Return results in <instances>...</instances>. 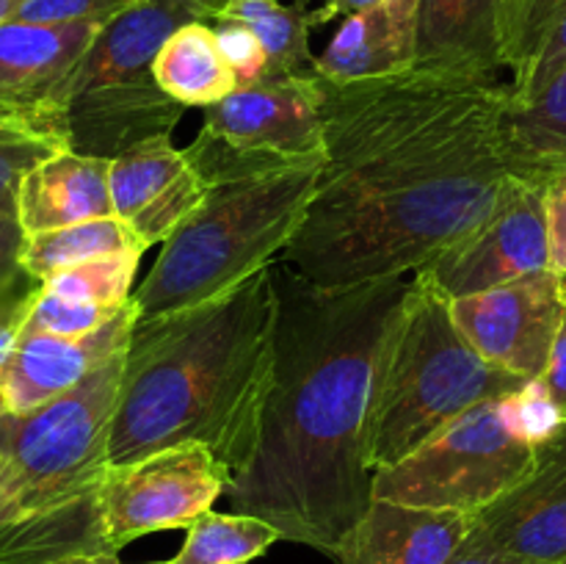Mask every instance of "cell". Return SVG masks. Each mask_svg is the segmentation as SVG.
I'll return each mask as SVG.
<instances>
[{
	"mask_svg": "<svg viewBox=\"0 0 566 564\" xmlns=\"http://www.w3.org/2000/svg\"><path fill=\"white\" fill-rule=\"evenodd\" d=\"M326 164L280 260L318 285L407 276L492 210L512 160L509 88L412 66L324 81Z\"/></svg>",
	"mask_w": 566,
	"mask_h": 564,
	"instance_id": "6da1fadb",
	"label": "cell"
},
{
	"mask_svg": "<svg viewBox=\"0 0 566 564\" xmlns=\"http://www.w3.org/2000/svg\"><path fill=\"white\" fill-rule=\"evenodd\" d=\"M271 271L280 299L274 385L252 464L232 476L227 498L232 512L335 558L374 503L370 390L409 280L318 285L285 260Z\"/></svg>",
	"mask_w": 566,
	"mask_h": 564,
	"instance_id": "7a4b0ae2",
	"label": "cell"
},
{
	"mask_svg": "<svg viewBox=\"0 0 566 564\" xmlns=\"http://www.w3.org/2000/svg\"><path fill=\"white\" fill-rule=\"evenodd\" d=\"M274 271L221 296L138 318L122 370L108 462L202 442L232 476L252 464L276 359Z\"/></svg>",
	"mask_w": 566,
	"mask_h": 564,
	"instance_id": "3957f363",
	"label": "cell"
},
{
	"mask_svg": "<svg viewBox=\"0 0 566 564\" xmlns=\"http://www.w3.org/2000/svg\"><path fill=\"white\" fill-rule=\"evenodd\" d=\"M186 155L205 180V199L133 291L138 318L202 304L274 265L302 227L326 164V153L291 158L232 147L205 127Z\"/></svg>",
	"mask_w": 566,
	"mask_h": 564,
	"instance_id": "277c9868",
	"label": "cell"
},
{
	"mask_svg": "<svg viewBox=\"0 0 566 564\" xmlns=\"http://www.w3.org/2000/svg\"><path fill=\"white\" fill-rule=\"evenodd\" d=\"M451 302L429 274L409 276L370 390L365 459L374 473L407 459L468 409L525 385L470 346Z\"/></svg>",
	"mask_w": 566,
	"mask_h": 564,
	"instance_id": "5b68a950",
	"label": "cell"
},
{
	"mask_svg": "<svg viewBox=\"0 0 566 564\" xmlns=\"http://www.w3.org/2000/svg\"><path fill=\"white\" fill-rule=\"evenodd\" d=\"M224 0H136L99 28L66 83V142L94 158H119L171 136L182 105L158 86V50L188 22H213Z\"/></svg>",
	"mask_w": 566,
	"mask_h": 564,
	"instance_id": "8992f818",
	"label": "cell"
},
{
	"mask_svg": "<svg viewBox=\"0 0 566 564\" xmlns=\"http://www.w3.org/2000/svg\"><path fill=\"white\" fill-rule=\"evenodd\" d=\"M125 352L31 412H0V523L64 506L103 484Z\"/></svg>",
	"mask_w": 566,
	"mask_h": 564,
	"instance_id": "52a82bcc",
	"label": "cell"
},
{
	"mask_svg": "<svg viewBox=\"0 0 566 564\" xmlns=\"http://www.w3.org/2000/svg\"><path fill=\"white\" fill-rule=\"evenodd\" d=\"M536 464V448L512 435L501 398L468 409L407 459L374 473V498L475 514Z\"/></svg>",
	"mask_w": 566,
	"mask_h": 564,
	"instance_id": "ba28073f",
	"label": "cell"
},
{
	"mask_svg": "<svg viewBox=\"0 0 566 564\" xmlns=\"http://www.w3.org/2000/svg\"><path fill=\"white\" fill-rule=\"evenodd\" d=\"M232 470L202 442L155 451L127 464H108L103 509L116 553L138 536L188 529L227 495Z\"/></svg>",
	"mask_w": 566,
	"mask_h": 564,
	"instance_id": "9c48e42d",
	"label": "cell"
},
{
	"mask_svg": "<svg viewBox=\"0 0 566 564\" xmlns=\"http://www.w3.org/2000/svg\"><path fill=\"white\" fill-rule=\"evenodd\" d=\"M545 269H551L545 186L509 175L490 213L420 271L451 299H462Z\"/></svg>",
	"mask_w": 566,
	"mask_h": 564,
	"instance_id": "30bf717a",
	"label": "cell"
},
{
	"mask_svg": "<svg viewBox=\"0 0 566 564\" xmlns=\"http://www.w3.org/2000/svg\"><path fill=\"white\" fill-rule=\"evenodd\" d=\"M564 304L566 274L545 269L453 299L451 310L459 332L481 357L528 382L545 376Z\"/></svg>",
	"mask_w": 566,
	"mask_h": 564,
	"instance_id": "8fae6325",
	"label": "cell"
},
{
	"mask_svg": "<svg viewBox=\"0 0 566 564\" xmlns=\"http://www.w3.org/2000/svg\"><path fill=\"white\" fill-rule=\"evenodd\" d=\"M457 556L566 564V429L536 448L528 476L473 514Z\"/></svg>",
	"mask_w": 566,
	"mask_h": 564,
	"instance_id": "7c38bea8",
	"label": "cell"
},
{
	"mask_svg": "<svg viewBox=\"0 0 566 564\" xmlns=\"http://www.w3.org/2000/svg\"><path fill=\"white\" fill-rule=\"evenodd\" d=\"M103 22L0 25V122L66 142V83ZM70 144V142H66Z\"/></svg>",
	"mask_w": 566,
	"mask_h": 564,
	"instance_id": "4fadbf2b",
	"label": "cell"
},
{
	"mask_svg": "<svg viewBox=\"0 0 566 564\" xmlns=\"http://www.w3.org/2000/svg\"><path fill=\"white\" fill-rule=\"evenodd\" d=\"M324 77H271L205 108V130L232 147L302 158L324 149Z\"/></svg>",
	"mask_w": 566,
	"mask_h": 564,
	"instance_id": "5bb4252c",
	"label": "cell"
},
{
	"mask_svg": "<svg viewBox=\"0 0 566 564\" xmlns=\"http://www.w3.org/2000/svg\"><path fill=\"white\" fill-rule=\"evenodd\" d=\"M111 199L116 219L153 247L169 241L202 205L205 180L186 149L158 136L111 160Z\"/></svg>",
	"mask_w": 566,
	"mask_h": 564,
	"instance_id": "9a60e30c",
	"label": "cell"
},
{
	"mask_svg": "<svg viewBox=\"0 0 566 564\" xmlns=\"http://www.w3.org/2000/svg\"><path fill=\"white\" fill-rule=\"evenodd\" d=\"M138 307L127 304L114 321L81 337L22 332L0 376L6 412H31L81 385L92 370L122 354L130 343Z\"/></svg>",
	"mask_w": 566,
	"mask_h": 564,
	"instance_id": "2e32d148",
	"label": "cell"
},
{
	"mask_svg": "<svg viewBox=\"0 0 566 564\" xmlns=\"http://www.w3.org/2000/svg\"><path fill=\"white\" fill-rule=\"evenodd\" d=\"M473 514L407 506L374 498L335 553L337 564H448L462 547Z\"/></svg>",
	"mask_w": 566,
	"mask_h": 564,
	"instance_id": "e0dca14e",
	"label": "cell"
},
{
	"mask_svg": "<svg viewBox=\"0 0 566 564\" xmlns=\"http://www.w3.org/2000/svg\"><path fill=\"white\" fill-rule=\"evenodd\" d=\"M420 0H381L346 17L315 72L329 83H357L409 72L418 64Z\"/></svg>",
	"mask_w": 566,
	"mask_h": 564,
	"instance_id": "ac0fdd59",
	"label": "cell"
},
{
	"mask_svg": "<svg viewBox=\"0 0 566 564\" xmlns=\"http://www.w3.org/2000/svg\"><path fill=\"white\" fill-rule=\"evenodd\" d=\"M114 216L111 160L59 149L33 166L20 186L17 219L25 236Z\"/></svg>",
	"mask_w": 566,
	"mask_h": 564,
	"instance_id": "d6986e66",
	"label": "cell"
},
{
	"mask_svg": "<svg viewBox=\"0 0 566 564\" xmlns=\"http://www.w3.org/2000/svg\"><path fill=\"white\" fill-rule=\"evenodd\" d=\"M506 0H420L418 64L497 81Z\"/></svg>",
	"mask_w": 566,
	"mask_h": 564,
	"instance_id": "ffe728a7",
	"label": "cell"
},
{
	"mask_svg": "<svg viewBox=\"0 0 566 564\" xmlns=\"http://www.w3.org/2000/svg\"><path fill=\"white\" fill-rule=\"evenodd\" d=\"M509 100L528 105L566 70V0H506L501 20Z\"/></svg>",
	"mask_w": 566,
	"mask_h": 564,
	"instance_id": "44dd1931",
	"label": "cell"
},
{
	"mask_svg": "<svg viewBox=\"0 0 566 564\" xmlns=\"http://www.w3.org/2000/svg\"><path fill=\"white\" fill-rule=\"evenodd\" d=\"M158 86L182 108H210L238 88V77L210 22L177 28L153 64Z\"/></svg>",
	"mask_w": 566,
	"mask_h": 564,
	"instance_id": "7402d4cb",
	"label": "cell"
},
{
	"mask_svg": "<svg viewBox=\"0 0 566 564\" xmlns=\"http://www.w3.org/2000/svg\"><path fill=\"white\" fill-rule=\"evenodd\" d=\"M506 149L512 171L542 180L566 166V70L534 103L506 111Z\"/></svg>",
	"mask_w": 566,
	"mask_h": 564,
	"instance_id": "603a6c76",
	"label": "cell"
},
{
	"mask_svg": "<svg viewBox=\"0 0 566 564\" xmlns=\"http://www.w3.org/2000/svg\"><path fill=\"white\" fill-rule=\"evenodd\" d=\"M213 22H241L252 28L269 53L271 77H307L315 72L310 53V9L307 0L282 6L280 0H224Z\"/></svg>",
	"mask_w": 566,
	"mask_h": 564,
	"instance_id": "cb8c5ba5",
	"label": "cell"
},
{
	"mask_svg": "<svg viewBox=\"0 0 566 564\" xmlns=\"http://www.w3.org/2000/svg\"><path fill=\"white\" fill-rule=\"evenodd\" d=\"M125 249H144L147 252L149 247L125 221L116 219V216H103V219L25 236L22 269L36 276L39 282H44L59 271L75 269V265L125 252Z\"/></svg>",
	"mask_w": 566,
	"mask_h": 564,
	"instance_id": "d4e9b609",
	"label": "cell"
},
{
	"mask_svg": "<svg viewBox=\"0 0 566 564\" xmlns=\"http://www.w3.org/2000/svg\"><path fill=\"white\" fill-rule=\"evenodd\" d=\"M186 531V542L169 564H249L282 540L280 531L265 520L213 509L199 514Z\"/></svg>",
	"mask_w": 566,
	"mask_h": 564,
	"instance_id": "484cf974",
	"label": "cell"
},
{
	"mask_svg": "<svg viewBox=\"0 0 566 564\" xmlns=\"http://www.w3.org/2000/svg\"><path fill=\"white\" fill-rule=\"evenodd\" d=\"M144 249H125V252L108 254V258L92 260V263L75 265V269L59 271L44 280L42 285L59 296L77 299V302L105 304V307H125L133 299V282H136L138 263Z\"/></svg>",
	"mask_w": 566,
	"mask_h": 564,
	"instance_id": "4316f807",
	"label": "cell"
},
{
	"mask_svg": "<svg viewBox=\"0 0 566 564\" xmlns=\"http://www.w3.org/2000/svg\"><path fill=\"white\" fill-rule=\"evenodd\" d=\"M501 412L514 437L539 448L566 429V407L558 404L542 376L525 382L512 396L501 398Z\"/></svg>",
	"mask_w": 566,
	"mask_h": 564,
	"instance_id": "83f0119b",
	"label": "cell"
},
{
	"mask_svg": "<svg viewBox=\"0 0 566 564\" xmlns=\"http://www.w3.org/2000/svg\"><path fill=\"white\" fill-rule=\"evenodd\" d=\"M66 147L61 138L0 122V216L17 219V197L28 171Z\"/></svg>",
	"mask_w": 566,
	"mask_h": 564,
	"instance_id": "f1b7e54d",
	"label": "cell"
},
{
	"mask_svg": "<svg viewBox=\"0 0 566 564\" xmlns=\"http://www.w3.org/2000/svg\"><path fill=\"white\" fill-rule=\"evenodd\" d=\"M127 307V304H125ZM125 307H105V304L77 302V299L59 296V293L48 291L42 285L36 302H33L31 315L22 332H42V335H64V337H81L88 332H97L108 321Z\"/></svg>",
	"mask_w": 566,
	"mask_h": 564,
	"instance_id": "f546056e",
	"label": "cell"
},
{
	"mask_svg": "<svg viewBox=\"0 0 566 564\" xmlns=\"http://www.w3.org/2000/svg\"><path fill=\"white\" fill-rule=\"evenodd\" d=\"M221 50L238 77V86L269 81V53L252 28L241 22H213Z\"/></svg>",
	"mask_w": 566,
	"mask_h": 564,
	"instance_id": "4dcf8cb0",
	"label": "cell"
},
{
	"mask_svg": "<svg viewBox=\"0 0 566 564\" xmlns=\"http://www.w3.org/2000/svg\"><path fill=\"white\" fill-rule=\"evenodd\" d=\"M39 291H42V282L22 271L20 280L9 291L0 293V376H3L6 363H9L22 330H25ZM0 412H3V404H0Z\"/></svg>",
	"mask_w": 566,
	"mask_h": 564,
	"instance_id": "1f68e13d",
	"label": "cell"
},
{
	"mask_svg": "<svg viewBox=\"0 0 566 564\" xmlns=\"http://www.w3.org/2000/svg\"><path fill=\"white\" fill-rule=\"evenodd\" d=\"M547 210V238H551V269L566 274V166L542 177Z\"/></svg>",
	"mask_w": 566,
	"mask_h": 564,
	"instance_id": "d6a6232c",
	"label": "cell"
},
{
	"mask_svg": "<svg viewBox=\"0 0 566 564\" xmlns=\"http://www.w3.org/2000/svg\"><path fill=\"white\" fill-rule=\"evenodd\" d=\"M22 249H25V230L14 216H0V293L9 291L22 269Z\"/></svg>",
	"mask_w": 566,
	"mask_h": 564,
	"instance_id": "836d02e7",
	"label": "cell"
},
{
	"mask_svg": "<svg viewBox=\"0 0 566 564\" xmlns=\"http://www.w3.org/2000/svg\"><path fill=\"white\" fill-rule=\"evenodd\" d=\"M542 379L547 382L553 396L558 398V404L566 407V304H564V315H562V326H558V335L553 341V352H551V363H547V370Z\"/></svg>",
	"mask_w": 566,
	"mask_h": 564,
	"instance_id": "e575fe53",
	"label": "cell"
},
{
	"mask_svg": "<svg viewBox=\"0 0 566 564\" xmlns=\"http://www.w3.org/2000/svg\"><path fill=\"white\" fill-rule=\"evenodd\" d=\"M381 3V0H324L318 9L310 11V25L321 28V25H329V22L340 20V17H352L357 11L370 9V6Z\"/></svg>",
	"mask_w": 566,
	"mask_h": 564,
	"instance_id": "d590c367",
	"label": "cell"
},
{
	"mask_svg": "<svg viewBox=\"0 0 566 564\" xmlns=\"http://www.w3.org/2000/svg\"><path fill=\"white\" fill-rule=\"evenodd\" d=\"M61 564H122L116 553H105V556H81V558H70V562Z\"/></svg>",
	"mask_w": 566,
	"mask_h": 564,
	"instance_id": "8d00e7d4",
	"label": "cell"
},
{
	"mask_svg": "<svg viewBox=\"0 0 566 564\" xmlns=\"http://www.w3.org/2000/svg\"><path fill=\"white\" fill-rule=\"evenodd\" d=\"M22 3H25V0H0V25H3V22L14 20Z\"/></svg>",
	"mask_w": 566,
	"mask_h": 564,
	"instance_id": "74e56055",
	"label": "cell"
},
{
	"mask_svg": "<svg viewBox=\"0 0 566 564\" xmlns=\"http://www.w3.org/2000/svg\"><path fill=\"white\" fill-rule=\"evenodd\" d=\"M448 564H509V562H495V558H479V556H453Z\"/></svg>",
	"mask_w": 566,
	"mask_h": 564,
	"instance_id": "f35d334b",
	"label": "cell"
},
{
	"mask_svg": "<svg viewBox=\"0 0 566 564\" xmlns=\"http://www.w3.org/2000/svg\"><path fill=\"white\" fill-rule=\"evenodd\" d=\"M0 476H3V459H0Z\"/></svg>",
	"mask_w": 566,
	"mask_h": 564,
	"instance_id": "ab89813d",
	"label": "cell"
},
{
	"mask_svg": "<svg viewBox=\"0 0 566 564\" xmlns=\"http://www.w3.org/2000/svg\"><path fill=\"white\" fill-rule=\"evenodd\" d=\"M147 564H169V562H147Z\"/></svg>",
	"mask_w": 566,
	"mask_h": 564,
	"instance_id": "60d3db41",
	"label": "cell"
}]
</instances>
